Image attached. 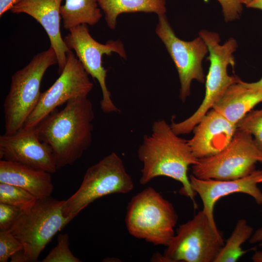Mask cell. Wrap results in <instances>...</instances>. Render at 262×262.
Here are the masks:
<instances>
[{
    "label": "cell",
    "mask_w": 262,
    "mask_h": 262,
    "mask_svg": "<svg viewBox=\"0 0 262 262\" xmlns=\"http://www.w3.org/2000/svg\"><path fill=\"white\" fill-rule=\"evenodd\" d=\"M137 155L143 164L140 178L141 184L159 176L173 179L182 184L180 194L189 198L194 208H197L195 200L196 194L192 188L188 170L198 159L194 155L188 141L176 134L171 125L164 119L155 121L151 133L144 135Z\"/></svg>",
    "instance_id": "cell-1"
},
{
    "label": "cell",
    "mask_w": 262,
    "mask_h": 262,
    "mask_svg": "<svg viewBox=\"0 0 262 262\" xmlns=\"http://www.w3.org/2000/svg\"><path fill=\"white\" fill-rule=\"evenodd\" d=\"M93 106L87 97L72 99L36 127L40 139L53 153L57 170L73 164L92 142Z\"/></svg>",
    "instance_id": "cell-2"
},
{
    "label": "cell",
    "mask_w": 262,
    "mask_h": 262,
    "mask_svg": "<svg viewBox=\"0 0 262 262\" xmlns=\"http://www.w3.org/2000/svg\"><path fill=\"white\" fill-rule=\"evenodd\" d=\"M65 200L51 196L37 199L29 210L22 211L8 230L23 245L13 262H35L53 236L69 222L63 212Z\"/></svg>",
    "instance_id": "cell-3"
},
{
    "label": "cell",
    "mask_w": 262,
    "mask_h": 262,
    "mask_svg": "<svg viewBox=\"0 0 262 262\" xmlns=\"http://www.w3.org/2000/svg\"><path fill=\"white\" fill-rule=\"evenodd\" d=\"M57 63L55 52L50 47L33 56L27 66L12 76L3 103L5 134H14L23 128L39 101L44 75L50 66Z\"/></svg>",
    "instance_id": "cell-4"
},
{
    "label": "cell",
    "mask_w": 262,
    "mask_h": 262,
    "mask_svg": "<svg viewBox=\"0 0 262 262\" xmlns=\"http://www.w3.org/2000/svg\"><path fill=\"white\" fill-rule=\"evenodd\" d=\"M178 219L171 202L151 187L132 197L125 223L129 233L154 245L166 246L174 235Z\"/></svg>",
    "instance_id": "cell-5"
},
{
    "label": "cell",
    "mask_w": 262,
    "mask_h": 262,
    "mask_svg": "<svg viewBox=\"0 0 262 262\" xmlns=\"http://www.w3.org/2000/svg\"><path fill=\"white\" fill-rule=\"evenodd\" d=\"M199 36L206 43L209 52L207 59L210 64L206 79L205 94L202 103L193 114L182 121H172L171 127L179 135L193 131L227 89L240 79L237 76H229L228 73V66H233L235 64L233 53L237 48L236 40L231 37L224 44H220L219 34L206 30H201Z\"/></svg>",
    "instance_id": "cell-6"
},
{
    "label": "cell",
    "mask_w": 262,
    "mask_h": 262,
    "mask_svg": "<svg viewBox=\"0 0 262 262\" xmlns=\"http://www.w3.org/2000/svg\"><path fill=\"white\" fill-rule=\"evenodd\" d=\"M133 187L123 160L113 152L87 169L78 189L65 200L64 215L69 223L97 199L113 194H127Z\"/></svg>",
    "instance_id": "cell-7"
},
{
    "label": "cell",
    "mask_w": 262,
    "mask_h": 262,
    "mask_svg": "<svg viewBox=\"0 0 262 262\" xmlns=\"http://www.w3.org/2000/svg\"><path fill=\"white\" fill-rule=\"evenodd\" d=\"M224 240L203 210L179 226L162 255L166 262H214Z\"/></svg>",
    "instance_id": "cell-8"
},
{
    "label": "cell",
    "mask_w": 262,
    "mask_h": 262,
    "mask_svg": "<svg viewBox=\"0 0 262 262\" xmlns=\"http://www.w3.org/2000/svg\"><path fill=\"white\" fill-rule=\"evenodd\" d=\"M262 163V152L248 133L237 129L229 144L219 153L198 159L192 175L200 179L231 180L246 177Z\"/></svg>",
    "instance_id": "cell-9"
},
{
    "label": "cell",
    "mask_w": 262,
    "mask_h": 262,
    "mask_svg": "<svg viewBox=\"0 0 262 262\" xmlns=\"http://www.w3.org/2000/svg\"><path fill=\"white\" fill-rule=\"evenodd\" d=\"M69 31L64 41L69 49L75 51L88 74L98 81L102 92L100 101L101 111L105 114L119 112L106 85L107 70L102 66V57L104 54L110 56L115 52L126 59L123 43L119 40H110L105 44L97 42L90 35L87 25L78 26Z\"/></svg>",
    "instance_id": "cell-10"
},
{
    "label": "cell",
    "mask_w": 262,
    "mask_h": 262,
    "mask_svg": "<svg viewBox=\"0 0 262 262\" xmlns=\"http://www.w3.org/2000/svg\"><path fill=\"white\" fill-rule=\"evenodd\" d=\"M155 32L175 65L180 84L179 97L184 102L190 95L192 82H204L202 63L208 52V47L199 36L190 41L178 38L165 15L158 16Z\"/></svg>",
    "instance_id": "cell-11"
},
{
    "label": "cell",
    "mask_w": 262,
    "mask_h": 262,
    "mask_svg": "<svg viewBox=\"0 0 262 262\" xmlns=\"http://www.w3.org/2000/svg\"><path fill=\"white\" fill-rule=\"evenodd\" d=\"M93 86L83 65L69 50L59 77L48 89L41 93L37 105L23 128L34 127L57 107L72 99L87 97Z\"/></svg>",
    "instance_id": "cell-12"
},
{
    "label": "cell",
    "mask_w": 262,
    "mask_h": 262,
    "mask_svg": "<svg viewBox=\"0 0 262 262\" xmlns=\"http://www.w3.org/2000/svg\"><path fill=\"white\" fill-rule=\"evenodd\" d=\"M0 157L51 174L57 170L52 151L40 139L36 126L0 135Z\"/></svg>",
    "instance_id": "cell-13"
},
{
    "label": "cell",
    "mask_w": 262,
    "mask_h": 262,
    "mask_svg": "<svg viewBox=\"0 0 262 262\" xmlns=\"http://www.w3.org/2000/svg\"><path fill=\"white\" fill-rule=\"evenodd\" d=\"M193 190L202 200L203 211L212 225L217 228L214 218L216 202L224 196L241 193L251 196L259 205H262V192L258 184L262 183V170H254L248 175L231 180L200 179L191 174L189 177Z\"/></svg>",
    "instance_id": "cell-14"
},
{
    "label": "cell",
    "mask_w": 262,
    "mask_h": 262,
    "mask_svg": "<svg viewBox=\"0 0 262 262\" xmlns=\"http://www.w3.org/2000/svg\"><path fill=\"white\" fill-rule=\"evenodd\" d=\"M237 126L213 109L209 110L194 128L193 136L187 140L198 159L214 155L230 142Z\"/></svg>",
    "instance_id": "cell-15"
},
{
    "label": "cell",
    "mask_w": 262,
    "mask_h": 262,
    "mask_svg": "<svg viewBox=\"0 0 262 262\" xmlns=\"http://www.w3.org/2000/svg\"><path fill=\"white\" fill-rule=\"evenodd\" d=\"M63 0H19L11 9L15 14L25 13L36 20L43 27L54 50L59 73L63 70L69 49L61 35L60 8Z\"/></svg>",
    "instance_id": "cell-16"
},
{
    "label": "cell",
    "mask_w": 262,
    "mask_h": 262,
    "mask_svg": "<svg viewBox=\"0 0 262 262\" xmlns=\"http://www.w3.org/2000/svg\"><path fill=\"white\" fill-rule=\"evenodd\" d=\"M0 183L22 188L37 199L51 196L54 188L51 173L4 160L0 161Z\"/></svg>",
    "instance_id": "cell-17"
},
{
    "label": "cell",
    "mask_w": 262,
    "mask_h": 262,
    "mask_svg": "<svg viewBox=\"0 0 262 262\" xmlns=\"http://www.w3.org/2000/svg\"><path fill=\"white\" fill-rule=\"evenodd\" d=\"M261 102H262V92L247 87L244 82L239 79L227 89L212 109L230 122L237 125Z\"/></svg>",
    "instance_id": "cell-18"
},
{
    "label": "cell",
    "mask_w": 262,
    "mask_h": 262,
    "mask_svg": "<svg viewBox=\"0 0 262 262\" xmlns=\"http://www.w3.org/2000/svg\"><path fill=\"white\" fill-rule=\"evenodd\" d=\"M105 15L108 27L115 29L117 18L123 13H154L158 16L165 15L166 0H98Z\"/></svg>",
    "instance_id": "cell-19"
},
{
    "label": "cell",
    "mask_w": 262,
    "mask_h": 262,
    "mask_svg": "<svg viewBox=\"0 0 262 262\" xmlns=\"http://www.w3.org/2000/svg\"><path fill=\"white\" fill-rule=\"evenodd\" d=\"M98 0H65L60 14L65 29L81 25H94L101 19L102 14Z\"/></svg>",
    "instance_id": "cell-20"
},
{
    "label": "cell",
    "mask_w": 262,
    "mask_h": 262,
    "mask_svg": "<svg viewBox=\"0 0 262 262\" xmlns=\"http://www.w3.org/2000/svg\"><path fill=\"white\" fill-rule=\"evenodd\" d=\"M253 233V228L245 219L238 220L232 232L224 244L214 262H235L246 253L242 245Z\"/></svg>",
    "instance_id": "cell-21"
},
{
    "label": "cell",
    "mask_w": 262,
    "mask_h": 262,
    "mask_svg": "<svg viewBox=\"0 0 262 262\" xmlns=\"http://www.w3.org/2000/svg\"><path fill=\"white\" fill-rule=\"evenodd\" d=\"M37 200L33 195L22 188L0 183V203L9 205L25 211L30 209Z\"/></svg>",
    "instance_id": "cell-22"
},
{
    "label": "cell",
    "mask_w": 262,
    "mask_h": 262,
    "mask_svg": "<svg viewBox=\"0 0 262 262\" xmlns=\"http://www.w3.org/2000/svg\"><path fill=\"white\" fill-rule=\"evenodd\" d=\"M236 126L238 130L252 135L255 145L262 152V108L250 111Z\"/></svg>",
    "instance_id": "cell-23"
},
{
    "label": "cell",
    "mask_w": 262,
    "mask_h": 262,
    "mask_svg": "<svg viewBox=\"0 0 262 262\" xmlns=\"http://www.w3.org/2000/svg\"><path fill=\"white\" fill-rule=\"evenodd\" d=\"M42 262H81L69 249V235L67 233L59 234L57 245L51 250Z\"/></svg>",
    "instance_id": "cell-24"
},
{
    "label": "cell",
    "mask_w": 262,
    "mask_h": 262,
    "mask_svg": "<svg viewBox=\"0 0 262 262\" xmlns=\"http://www.w3.org/2000/svg\"><path fill=\"white\" fill-rule=\"evenodd\" d=\"M22 249L21 243L10 231L0 230V262H7Z\"/></svg>",
    "instance_id": "cell-25"
},
{
    "label": "cell",
    "mask_w": 262,
    "mask_h": 262,
    "mask_svg": "<svg viewBox=\"0 0 262 262\" xmlns=\"http://www.w3.org/2000/svg\"><path fill=\"white\" fill-rule=\"evenodd\" d=\"M22 211L4 203H0V230H8Z\"/></svg>",
    "instance_id": "cell-26"
},
{
    "label": "cell",
    "mask_w": 262,
    "mask_h": 262,
    "mask_svg": "<svg viewBox=\"0 0 262 262\" xmlns=\"http://www.w3.org/2000/svg\"><path fill=\"white\" fill-rule=\"evenodd\" d=\"M220 3L225 21H232L240 17L242 11L239 0H217Z\"/></svg>",
    "instance_id": "cell-27"
},
{
    "label": "cell",
    "mask_w": 262,
    "mask_h": 262,
    "mask_svg": "<svg viewBox=\"0 0 262 262\" xmlns=\"http://www.w3.org/2000/svg\"><path fill=\"white\" fill-rule=\"evenodd\" d=\"M19 0H0V16L11 10Z\"/></svg>",
    "instance_id": "cell-28"
},
{
    "label": "cell",
    "mask_w": 262,
    "mask_h": 262,
    "mask_svg": "<svg viewBox=\"0 0 262 262\" xmlns=\"http://www.w3.org/2000/svg\"><path fill=\"white\" fill-rule=\"evenodd\" d=\"M249 242L252 244L258 243L260 246H262V228L253 232L249 239Z\"/></svg>",
    "instance_id": "cell-29"
},
{
    "label": "cell",
    "mask_w": 262,
    "mask_h": 262,
    "mask_svg": "<svg viewBox=\"0 0 262 262\" xmlns=\"http://www.w3.org/2000/svg\"><path fill=\"white\" fill-rule=\"evenodd\" d=\"M244 83L247 87L255 90L262 92V77L259 81L253 82H244Z\"/></svg>",
    "instance_id": "cell-30"
},
{
    "label": "cell",
    "mask_w": 262,
    "mask_h": 262,
    "mask_svg": "<svg viewBox=\"0 0 262 262\" xmlns=\"http://www.w3.org/2000/svg\"><path fill=\"white\" fill-rule=\"evenodd\" d=\"M247 7L262 10V0H252L246 5Z\"/></svg>",
    "instance_id": "cell-31"
},
{
    "label": "cell",
    "mask_w": 262,
    "mask_h": 262,
    "mask_svg": "<svg viewBox=\"0 0 262 262\" xmlns=\"http://www.w3.org/2000/svg\"><path fill=\"white\" fill-rule=\"evenodd\" d=\"M252 260L255 262H262V251H256L252 256Z\"/></svg>",
    "instance_id": "cell-32"
},
{
    "label": "cell",
    "mask_w": 262,
    "mask_h": 262,
    "mask_svg": "<svg viewBox=\"0 0 262 262\" xmlns=\"http://www.w3.org/2000/svg\"><path fill=\"white\" fill-rule=\"evenodd\" d=\"M240 2L242 4H245L246 5H247L248 4H249L252 0H239Z\"/></svg>",
    "instance_id": "cell-33"
}]
</instances>
